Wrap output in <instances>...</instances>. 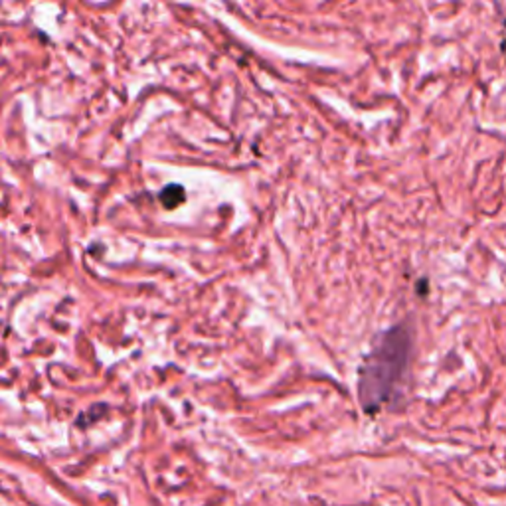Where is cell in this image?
<instances>
[{"instance_id":"obj_2","label":"cell","mask_w":506,"mask_h":506,"mask_svg":"<svg viewBox=\"0 0 506 506\" xmlns=\"http://www.w3.org/2000/svg\"><path fill=\"white\" fill-rule=\"evenodd\" d=\"M184 188L181 184H168L164 191L161 192V202L164 204V208H176V206H181L184 202Z\"/></svg>"},{"instance_id":"obj_1","label":"cell","mask_w":506,"mask_h":506,"mask_svg":"<svg viewBox=\"0 0 506 506\" xmlns=\"http://www.w3.org/2000/svg\"><path fill=\"white\" fill-rule=\"evenodd\" d=\"M412 333L408 326H394L380 336L374 351L366 356L360 372V400L366 412H376L394 398L408 372Z\"/></svg>"}]
</instances>
